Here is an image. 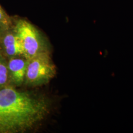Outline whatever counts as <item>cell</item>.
I'll list each match as a JSON object with an SVG mask.
<instances>
[{"instance_id": "obj_6", "label": "cell", "mask_w": 133, "mask_h": 133, "mask_svg": "<svg viewBox=\"0 0 133 133\" xmlns=\"http://www.w3.org/2000/svg\"><path fill=\"white\" fill-rule=\"evenodd\" d=\"M10 84L8 60L0 52V87Z\"/></svg>"}, {"instance_id": "obj_3", "label": "cell", "mask_w": 133, "mask_h": 133, "mask_svg": "<svg viewBox=\"0 0 133 133\" xmlns=\"http://www.w3.org/2000/svg\"><path fill=\"white\" fill-rule=\"evenodd\" d=\"M56 74V66L49 51L41 53L28 60L25 82L32 86L46 84Z\"/></svg>"}, {"instance_id": "obj_7", "label": "cell", "mask_w": 133, "mask_h": 133, "mask_svg": "<svg viewBox=\"0 0 133 133\" xmlns=\"http://www.w3.org/2000/svg\"><path fill=\"white\" fill-rule=\"evenodd\" d=\"M14 25L13 17L6 14L0 5V30L3 31L12 28Z\"/></svg>"}, {"instance_id": "obj_4", "label": "cell", "mask_w": 133, "mask_h": 133, "mask_svg": "<svg viewBox=\"0 0 133 133\" xmlns=\"http://www.w3.org/2000/svg\"><path fill=\"white\" fill-rule=\"evenodd\" d=\"M1 52L5 57L8 58L24 55L21 42L12 28L2 31Z\"/></svg>"}, {"instance_id": "obj_1", "label": "cell", "mask_w": 133, "mask_h": 133, "mask_svg": "<svg viewBox=\"0 0 133 133\" xmlns=\"http://www.w3.org/2000/svg\"><path fill=\"white\" fill-rule=\"evenodd\" d=\"M45 98L9 84L0 87V133H23L33 128L49 111Z\"/></svg>"}, {"instance_id": "obj_2", "label": "cell", "mask_w": 133, "mask_h": 133, "mask_svg": "<svg viewBox=\"0 0 133 133\" xmlns=\"http://www.w3.org/2000/svg\"><path fill=\"white\" fill-rule=\"evenodd\" d=\"M13 22L12 28L21 42L26 59L29 60L39 53L49 51L44 37L33 24L17 17H13Z\"/></svg>"}, {"instance_id": "obj_5", "label": "cell", "mask_w": 133, "mask_h": 133, "mask_svg": "<svg viewBox=\"0 0 133 133\" xmlns=\"http://www.w3.org/2000/svg\"><path fill=\"white\" fill-rule=\"evenodd\" d=\"M10 84L14 86L21 85L25 79L28 60L24 56H16L8 58Z\"/></svg>"}, {"instance_id": "obj_8", "label": "cell", "mask_w": 133, "mask_h": 133, "mask_svg": "<svg viewBox=\"0 0 133 133\" xmlns=\"http://www.w3.org/2000/svg\"><path fill=\"white\" fill-rule=\"evenodd\" d=\"M1 33H2V31L0 30V52H1Z\"/></svg>"}]
</instances>
